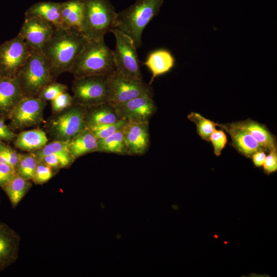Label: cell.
Here are the masks:
<instances>
[{"instance_id":"cell-12","label":"cell","mask_w":277,"mask_h":277,"mask_svg":"<svg viewBox=\"0 0 277 277\" xmlns=\"http://www.w3.org/2000/svg\"><path fill=\"white\" fill-rule=\"evenodd\" d=\"M113 106L120 118L128 121L149 122L156 110L150 95L138 96Z\"/></svg>"},{"instance_id":"cell-1","label":"cell","mask_w":277,"mask_h":277,"mask_svg":"<svg viewBox=\"0 0 277 277\" xmlns=\"http://www.w3.org/2000/svg\"><path fill=\"white\" fill-rule=\"evenodd\" d=\"M86 38L81 31L72 28H57L43 48L42 51L49 60L53 79L70 72L81 51Z\"/></svg>"},{"instance_id":"cell-10","label":"cell","mask_w":277,"mask_h":277,"mask_svg":"<svg viewBox=\"0 0 277 277\" xmlns=\"http://www.w3.org/2000/svg\"><path fill=\"white\" fill-rule=\"evenodd\" d=\"M84 111V107L73 104L51 121L50 130L56 140L69 141L87 128Z\"/></svg>"},{"instance_id":"cell-22","label":"cell","mask_w":277,"mask_h":277,"mask_svg":"<svg viewBox=\"0 0 277 277\" xmlns=\"http://www.w3.org/2000/svg\"><path fill=\"white\" fill-rule=\"evenodd\" d=\"M85 0H69L62 3V17L65 28L82 32Z\"/></svg>"},{"instance_id":"cell-34","label":"cell","mask_w":277,"mask_h":277,"mask_svg":"<svg viewBox=\"0 0 277 277\" xmlns=\"http://www.w3.org/2000/svg\"><path fill=\"white\" fill-rule=\"evenodd\" d=\"M51 108L54 113H60L74 104L73 96L64 92L51 101Z\"/></svg>"},{"instance_id":"cell-28","label":"cell","mask_w":277,"mask_h":277,"mask_svg":"<svg viewBox=\"0 0 277 277\" xmlns=\"http://www.w3.org/2000/svg\"><path fill=\"white\" fill-rule=\"evenodd\" d=\"M38 162L32 152L21 153L15 167L16 173L27 180H32Z\"/></svg>"},{"instance_id":"cell-7","label":"cell","mask_w":277,"mask_h":277,"mask_svg":"<svg viewBox=\"0 0 277 277\" xmlns=\"http://www.w3.org/2000/svg\"><path fill=\"white\" fill-rule=\"evenodd\" d=\"M115 38L113 55L116 70L124 76L143 80L136 47L132 40L117 29L112 32Z\"/></svg>"},{"instance_id":"cell-30","label":"cell","mask_w":277,"mask_h":277,"mask_svg":"<svg viewBox=\"0 0 277 277\" xmlns=\"http://www.w3.org/2000/svg\"><path fill=\"white\" fill-rule=\"evenodd\" d=\"M127 121L121 120L113 123L96 125L88 128L98 139L106 138L121 130Z\"/></svg>"},{"instance_id":"cell-31","label":"cell","mask_w":277,"mask_h":277,"mask_svg":"<svg viewBox=\"0 0 277 277\" xmlns=\"http://www.w3.org/2000/svg\"><path fill=\"white\" fill-rule=\"evenodd\" d=\"M67 89L66 85L53 81L47 85L37 97L45 102L51 101L61 93L67 91Z\"/></svg>"},{"instance_id":"cell-37","label":"cell","mask_w":277,"mask_h":277,"mask_svg":"<svg viewBox=\"0 0 277 277\" xmlns=\"http://www.w3.org/2000/svg\"><path fill=\"white\" fill-rule=\"evenodd\" d=\"M264 172L269 175L277 170V151H270L263 165Z\"/></svg>"},{"instance_id":"cell-5","label":"cell","mask_w":277,"mask_h":277,"mask_svg":"<svg viewBox=\"0 0 277 277\" xmlns=\"http://www.w3.org/2000/svg\"><path fill=\"white\" fill-rule=\"evenodd\" d=\"M17 77L26 96H37L47 85L54 81L49 60L42 51L33 50Z\"/></svg>"},{"instance_id":"cell-29","label":"cell","mask_w":277,"mask_h":277,"mask_svg":"<svg viewBox=\"0 0 277 277\" xmlns=\"http://www.w3.org/2000/svg\"><path fill=\"white\" fill-rule=\"evenodd\" d=\"M35 156L38 162L45 156L51 154L71 153L69 149V141L55 140L46 144L42 148L31 152Z\"/></svg>"},{"instance_id":"cell-27","label":"cell","mask_w":277,"mask_h":277,"mask_svg":"<svg viewBox=\"0 0 277 277\" xmlns=\"http://www.w3.org/2000/svg\"><path fill=\"white\" fill-rule=\"evenodd\" d=\"M188 118L194 123L198 135L203 140L209 142L211 134L217 126L218 123L207 119L200 114L192 112L187 116Z\"/></svg>"},{"instance_id":"cell-35","label":"cell","mask_w":277,"mask_h":277,"mask_svg":"<svg viewBox=\"0 0 277 277\" xmlns=\"http://www.w3.org/2000/svg\"><path fill=\"white\" fill-rule=\"evenodd\" d=\"M209 142H211L213 147L214 153L219 156L227 143V137L223 130L215 129L211 134Z\"/></svg>"},{"instance_id":"cell-36","label":"cell","mask_w":277,"mask_h":277,"mask_svg":"<svg viewBox=\"0 0 277 277\" xmlns=\"http://www.w3.org/2000/svg\"><path fill=\"white\" fill-rule=\"evenodd\" d=\"M15 174V169L13 167L0 162V187L7 183Z\"/></svg>"},{"instance_id":"cell-20","label":"cell","mask_w":277,"mask_h":277,"mask_svg":"<svg viewBox=\"0 0 277 277\" xmlns=\"http://www.w3.org/2000/svg\"><path fill=\"white\" fill-rule=\"evenodd\" d=\"M175 64V57L168 49L161 48L151 52L144 63V65L152 73L149 84L151 85L154 79L158 76L170 71Z\"/></svg>"},{"instance_id":"cell-33","label":"cell","mask_w":277,"mask_h":277,"mask_svg":"<svg viewBox=\"0 0 277 277\" xmlns=\"http://www.w3.org/2000/svg\"><path fill=\"white\" fill-rule=\"evenodd\" d=\"M54 171L55 170L47 165L39 162L31 181L36 185H42L53 177Z\"/></svg>"},{"instance_id":"cell-11","label":"cell","mask_w":277,"mask_h":277,"mask_svg":"<svg viewBox=\"0 0 277 277\" xmlns=\"http://www.w3.org/2000/svg\"><path fill=\"white\" fill-rule=\"evenodd\" d=\"M45 106L46 102L37 96L24 95L9 116V126L14 131L39 124Z\"/></svg>"},{"instance_id":"cell-3","label":"cell","mask_w":277,"mask_h":277,"mask_svg":"<svg viewBox=\"0 0 277 277\" xmlns=\"http://www.w3.org/2000/svg\"><path fill=\"white\" fill-rule=\"evenodd\" d=\"M164 0H136L117 12L115 28L129 37L136 48L142 45V34L148 23L159 13Z\"/></svg>"},{"instance_id":"cell-39","label":"cell","mask_w":277,"mask_h":277,"mask_svg":"<svg viewBox=\"0 0 277 277\" xmlns=\"http://www.w3.org/2000/svg\"><path fill=\"white\" fill-rule=\"evenodd\" d=\"M266 156V155L265 151H259L254 153L252 155L251 157L255 166L257 167L262 166L265 161Z\"/></svg>"},{"instance_id":"cell-40","label":"cell","mask_w":277,"mask_h":277,"mask_svg":"<svg viewBox=\"0 0 277 277\" xmlns=\"http://www.w3.org/2000/svg\"><path fill=\"white\" fill-rule=\"evenodd\" d=\"M0 203H1V197H0Z\"/></svg>"},{"instance_id":"cell-9","label":"cell","mask_w":277,"mask_h":277,"mask_svg":"<svg viewBox=\"0 0 277 277\" xmlns=\"http://www.w3.org/2000/svg\"><path fill=\"white\" fill-rule=\"evenodd\" d=\"M30 53L31 49L19 34L1 44L0 76H17Z\"/></svg>"},{"instance_id":"cell-24","label":"cell","mask_w":277,"mask_h":277,"mask_svg":"<svg viewBox=\"0 0 277 277\" xmlns=\"http://www.w3.org/2000/svg\"><path fill=\"white\" fill-rule=\"evenodd\" d=\"M47 142L43 130L34 129L19 133L14 138V145L21 150L33 152L43 147Z\"/></svg>"},{"instance_id":"cell-21","label":"cell","mask_w":277,"mask_h":277,"mask_svg":"<svg viewBox=\"0 0 277 277\" xmlns=\"http://www.w3.org/2000/svg\"><path fill=\"white\" fill-rule=\"evenodd\" d=\"M121 120L113 105L109 103L85 108L84 121L87 128L113 123Z\"/></svg>"},{"instance_id":"cell-8","label":"cell","mask_w":277,"mask_h":277,"mask_svg":"<svg viewBox=\"0 0 277 277\" xmlns=\"http://www.w3.org/2000/svg\"><path fill=\"white\" fill-rule=\"evenodd\" d=\"M108 103L115 105L144 95H153L151 85L126 77L116 71L107 77Z\"/></svg>"},{"instance_id":"cell-17","label":"cell","mask_w":277,"mask_h":277,"mask_svg":"<svg viewBox=\"0 0 277 277\" xmlns=\"http://www.w3.org/2000/svg\"><path fill=\"white\" fill-rule=\"evenodd\" d=\"M217 126L229 134L233 147L245 157H251L254 153L259 151L266 152V150L245 131L232 127L229 123H218Z\"/></svg>"},{"instance_id":"cell-18","label":"cell","mask_w":277,"mask_h":277,"mask_svg":"<svg viewBox=\"0 0 277 277\" xmlns=\"http://www.w3.org/2000/svg\"><path fill=\"white\" fill-rule=\"evenodd\" d=\"M229 124L248 133L267 152L277 151L275 136L265 126L251 119L233 122Z\"/></svg>"},{"instance_id":"cell-32","label":"cell","mask_w":277,"mask_h":277,"mask_svg":"<svg viewBox=\"0 0 277 277\" xmlns=\"http://www.w3.org/2000/svg\"><path fill=\"white\" fill-rule=\"evenodd\" d=\"M21 153L6 143H0V162L6 163L15 169Z\"/></svg>"},{"instance_id":"cell-14","label":"cell","mask_w":277,"mask_h":277,"mask_svg":"<svg viewBox=\"0 0 277 277\" xmlns=\"http://www.w3.org/2000/svg\"><path fill=\"white\" fill-rule=\"evenodd\" d=\"M128 155L145 153L150 145L149 122L128 121L122 129Z\"/></svg>"},{"instance_id":"cell-19","label":"cell","mask_w":277,"mask_h":277,"mask_svg":"<svg viewBox=\"0 0 277 277\" xmlns=\"http://www.w3.org/2000/svg\"><path fill=\"white\" fill-rule=\"evenodd\" d=\"M25 16L40 17L52 25L55 29L65 28L62 17V3H37L26 10Z\"/></svg>"},{"instance_id":"cell-15","label":"cell","mask_w":277,"mask_h":277,"mask_svg":"<svg viewBox=\"0 0 277 277\" xmlns=\"http://www.w3.org/2000/svg\"><path fill=\"white\" fill-rule=\"evenodd\" d=\"M20 242L19 235L7 224L0 221V272L17 260Z\"/></svg>"},{"instance_id":"cell-16","label":"cell","mask_w":277,"mask_h":277,"mask_svg":"<svg viewBox=\"0 0 277 277\" xmlns=\"http://www.w3.org/2000/svg\"><path fill=\"white\" fill-rule=\"evenodd\" d=\"M24 96L17 76H0L1 116L8 118L12 110Z\"/></svg>"},{"instance_id":"cell-25","label":"cell","mask_w":277,"mask_h":277,"mask_svg":"<svg viewBox=\"0 0 277 277\" xmlns=\"http://www.w3.org/2000/svg\"><path fill=\"white\" fill-rule=\"evenodd\" d=\"M30 180L16 174L1 187L8 196L13 208H15L32 187Z\"/></svg>"},{"instance_id":"cell-13","label":"cell","mask_w":277,"mask_h":277,"mask_svg":"<svg viewBox=\"0 0 277 277\" xmlns=\"http://www.w3.org/2000/svg\"><path fill=\"white\" fill-rule=\"evenodd\" d=\"M54 29L52 25L40 17L25 16L18 34L31 50L42 51Z\"/></svg>"},{"instance_id":"cell-38","label":"cell","mask_w":277,"mask_h":277,"mask_svg":"<svg viewBox=\"0 0 277 277\" xmlns=\"http://www.w3.org/2000/svg\"><path fill=\"white\" fill-rule=\"evenodd\" d=\"M6 119L0 116V143H6L14 140L16 135L9 126L6 124Z\"/></svg>"},{"instance_id":"cell-26","label":"cell","mask_w":277,"mask_h":277,"mask_svg":"<svg viewBox=\"0 0 277 277\" xmlns=\"http://www.w3.org/2000/svg\"><path fill=\"white\" fill-rule=\"evenodd\" d=\"M97 151L128 155L122 129L106 138L97 140Z\"/></svg>"},{"instance_id":"cell-4","label":"cell","mask_w":277,"mask_h":277,"mask_svg":"<svg viewBox=\"0 0 277 277\" xmlns=\"http://www.w3.org/2000/svg\"><path fill=\"white\" fill-rule=\"evenodd\" d=\"M117 12L108 0H85L82 33L87 41L104 38L115 28Z\"/></svg>"},{"instance_id":"cell-23","label":"cell","mask_w":277,"mask_h":277,"mask_svg":"<svg viewBox=\"0 0 277 277\" xmlns=\"http://www.w3.org/2000/svg\"><path fill=\"white\" fill-rule=\"evenodd\" d=\"M69 149L75 160L87 153L97 151V140L87 127L69 141Z\"/></svg>"},{"instance_id":"cell-6","label":"cell","mask_w":277,"mask_h":277,"mask_svg":"<svg viewBox=\"0 0 277 277\" xmlns=\"http://www.w3.org/2000/svg\"><path fill=\"white\" fill-rule=\"evenodd\" d=\"M107 77L90 75L74 78L71 87L74 104L87 108L108 103Z\"/></svg>"},{"instance_id":"cell-2","label":"cell","mask_w":277,"mask_h":277,"mask_svg":"<svg viewBox=\"0 0 277 277\" xmlns=\"http://www.w3.org/2000/svg\"><path fill=\"white\" fill-rule=\"evenodd\" d=\"M116 71L113 50L104 38L86 42L70 71L74 78L90 75L110 76Z\"/></svg>"}]
</instances>
